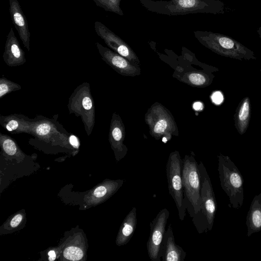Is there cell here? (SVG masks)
<instances>
[{"label": "cell", "instance_id": "11", "mask_svg": "<svg viewBox=\"0 0 261 261\" xmlns=\"http://www.w3.org/2000/svg\"><path fill=\"white\" fill-rule=\"evenodd\" d=\"M36 121L22 114H13L0 116V124L6 130L12 134L25 133L31 135Z\"/></svg>", "mask_w": 261, "mask_h": 261}, {"label": "cell", "instance_id": "25", "mask_svg": "<svg viewBox=\"0 0 261 261\" xmlns=\"http://www.w3.org/2000/svg\"><path fill=\"white\" fill-rule=\"evenodd\" d=\"M212 101L215 105H220L224 100V97L220 91H215L211 95Z\"/></svg>", "mask_w": 261, "mask_h": 261}, {"label": "cell", "instance_id": "29", "mask_svg": "<svg viewBox=\"0 0 261 261\" xmlns=\"http://www.w3.org/2000/svg\"><path fill=\"white\" fill-rule=\"evenodd\" d=\"M49 258L48 259L50 261H53L56 258V253L55 252L54 250H50L49 251L48 253Z\"/></svg>", "mask_w": 261, "mask_h": 261}, {"label": "cell", "instance_id": "21", "mask_svg": "<svg viewBox=\"0 0 261 261\" xmlns=\"http://www.w3.org/2000/svg\"><path fill=\"white\" fill-rule=\"evenodd\" d=\"M21 86L6 77L2 76L0 78V99L12 92L19 90Z\"/></svg>", "mask_w": 261, "mask_h": 261}, {"label": "cell", "instance_id": "10", "mask_svg": "<svg viewBox=\"0 0 261 261\" xmlns=\"http://www.w3.org/2000/svg\"><path fill=\"white\" fill-rule=\"evenodd\" d=\"M94 29L97 35L115 52L129 60H137L136 55L129 46L105 24L96 21Z\"/></svg>", "mask_w": 261, "mask_h": 261}, {"label": "cell", "instance_id": "1", "mask_svg": "<svg viewBox=\"0 0 261 261\" xmlns=\"http://www.w3.org/2000/svg\"><path fill=\"white\" fill-rule=\"evenodd\" d=\"M147 10L169 16L195 13H224L225 5L220 0H139Z\"/></svg>", "mask_w": 261, "mask_h": 261}, {"label": "cell", "instance_id": "27", "mask_svg": "<svg viewBox=\"0 0 261 261\" xmlns=\"http://www.w3.org/2000/svg\"><path fill=\"white\" fill-rule=\"evenodd\" d=\"M70 142L71 145L76 148H78L79 146V141L77 138L73 135H71L70 137Z\"/></svg>", "mask_w": 261, "mask_h": 261}, {"label": "cell", "instance_id": "9", "mask_svg": "<svg viewBox=\"0 0 261 261\" xmlns=\"http://www.w3.org/2000/svg\"><path fill=\"white\" fill-rule=\"evenodd\" d=\"M169 217V211L164 208L150 223V234L146 246L148 256L152 261L162 260V243Z\"/></svg>", "mask_w": 261, "mask_h": 261}, {"label": "cell", "instance_id": "13", "mask_svg": "<svg viewBox=\"0 0 261 261\" xmlns=\"http://www.w3.org/2000/svg\"><path fill=\"white\" fill-rule=\"evenodd\" d=\"M3 58L9 67L19 66L26 62L25 53L21 48L12 28L7 36Z\"/></svg>", "mask_w": 261, "mask_h": 261}, {"label": "cell", "instance_id": "2", "mask_svg": "<svg viewBox=\"0 0 261 261\" xmlns=\"http://www.w3.org/2000/svg\"><path fill=\"white\" fill-rule=\"evenodd\" d=\"M194 34L200 43L219 55L239 60L256 59L252 50L229 36L201 31Z\"/></svg>", "mask_w": 261, "mask_h": 261}, {"label": "cell", "instance_id": "5", "mask_svg": "<svg viewBox=\"0 0 261 261\" xmlns=\"http://www.w3.org/2000/svg\"><path fill=\"white\" fill-rule=\"evenodd\" d=\"M198 167L201 180L200 210L192 218V221L199 233L207 232L213 228L216 212L217 202L211 179L203 163L200 162Z\"/></svg>", "mask_w": 261, "mask_h": 261}, {"label": "cell", "instance_id": "8", "mask_svg": "<svg viewBox=\"0 0 261 261\" xmlns=\"http://www.w3.org/2000/svg\"><path fill=\"white\" fill-rule=\"evenodd\" d=\"M166 167L169 192L175 203L179 218L182 221L187 210L184 201L182 179L183 160L178 151L170 153Z\"/></svg>", "mask_w": 261, "mask_h": 261}, {"label": "cell", "instance_id": "4", "mask_svg": "<svg viewBox=\"0 0 261 261\" xmlns=\"http://www.w3.org/2000/svg\"><path fill=\"white\" fill-rule=\"evenodd\" d=\"M183 160L182 171L184 201L190 217L199 212L201 204V180L198 164L192 155H186Z\"/></svg>", "mask_w": 261, "mask_h": 261}, {"label": "cell", "instance_id": "7", "mask_svg": "<svg viewBox=\"0 0 261 261\" xmlns=\"http://www.w3.org/2000/svg\"><path fill=\"white\" fill-rule=\"evenodd\" d=\"M67 108L70 114L81 117L85 132L89 136L95 123V111L89 83L84 82L73 90L69 98Z\"/></svg>", "mask_w": 261, "mask_h": 261}, {"label": "cell", "instance_id": "30", "mask_svg": "<svg viewBox=\"0 0 261 261\" xmlns=\"http://www.w3.org/2000/svg\"><path fill=\"white\" fill-rule=\"evenodd\" d=\"M257 32L261 39V27H260L257 30Z\"/></svg>", "mask_w": 261, "mask_h": 261}, {"label": "cell", "instance_id": "14", "mask_svg": "<svg viewBox=\"0 0 261 261\" xmlns=\"http://www.w3.org/2000/svg\"><path fill=\"white\" fill-rule=\"evenodd\" d=\"M162 261H184L186 252L175 243L171 224L165 233L162 250Z\"/></svg>", "mask_w": 261, "mask_h": 261}, {"label": "cell", "instance_id": "24", "mask_svg": "<svg viewBox=\"0 0 261 261\" xmlns=\"http://www.w3.org/2000/svg\"><path fill=\"white\" fill-rule=\"evenodd\" d=\"M168 127V122L165 119L159 120L153 127V133L156 134L164 133Z\"/></svg>", "mask_w": 261, "mask_h": 261}, {"label": "cell", "instance_id": "23", "mask_svg": "<svg viewBox=\"0 0 261 261\" xmlns=\"http://www.w3.org/2000/svg\"><path fill=\"white\" fill-rule=\"evenodd\" d=\"M189 80L190 82L196 86H202L210 84L211 81L206 75L200 73H192L189 74Z\"/></svg>", "mask_w": 261, "mask_h": 261}, {"label": "cell", "instance_id": "26", "mask_svg": "<svg viewBox=\"0 0 261 261\" xmlns=\"http://www.w3.org/2000/svg\"><path fill=\"white\" fill-rule=\"evenodd\" d=\"M22 219V216L20 214L16 215L13 218V219L11 221V226L12 227H17L21 221Z\"/></svg>", "mask_w": 261, "mask_h": 261}, {"label": "cell", "instance_id": "22", "mask_svg": "<svg viewBox=\"0 0 261 261\" xmlns=\"http://www.w3.org/2000/svg\"><path fill=\"white\" fill-rule=\"evenodd\" d=\"M63 255L68 260H79L83 257V252L80 248L70 246L64 250Z\"/></svg>", "mask_w": 261, "mask_h": 261}, {"label": "cell", "instance_id": "18", "mask_svg": "<svg viewBox=\"0 0 261 261\" xmlns=\"http://www.w3.org/2000/svg\"><path fill=\"white\" fill-rule=\"evenodd\" d=\"M136 226L137 209L134 207L121 224L116 239V244L120 246L127 244L132 238Z\"/></svg>", "mask_w": 261, "mask_h": 261}, {"label": "cell", "instance_id": "28", "mask_svg": "<svg viewBox=\"0 0 261 261\" xmlns=\"http://www.w3.org/2000/svg\"><path fill=\"white\" fill-rule=\"evenodd\" d=\"M193 109L196 111H200L203 109V105L199 101L195 102L193 104Z\"/></svg>", "mask_w": 261, "mask_h": 261}, {"label": "cell", "instance_id": "20", "mask_svg": "<svg viewBox=\"0 0 261 261\" xmlns=\"http://www.w3.org/2000/svg\"><path fill=\"white\" fill-rule=\"evenodd\" d=\"M96 5L105 11L123 16L124 13L120 7L121 0H93Z\"/></svg>", "mask_w": 261, "mask_h": 261}, {"label": "cell", "instance_id": "17", "mask_svg": "<svg viewBox=\"0 0 261 261\" xmlns=\"http://www.w3.org/2000/svg\"><path fill=\"white\" fill-rule=\"evenodd\" d=\"M247 236L261 230V192L254 196L246 217Z\"/></svg>", "mask_w": 261, "mask_h": 261}, {"label": "cell", "instance_id": "16", "mask_svg": "<svg viewBox=\"0 0 261 261\" xmlns=\"http://www.w3.org/2000/svg\"><path fill=\"white\" fill-rule=\"evenodd\" d=\"M120 124L118 116L113 114L110 128L109 141L117 161L124 157L127 152L126 147L122 144L123 135Z\"/></svg>", "mask_w": 261, "mask_h": 261}, {"label": "cell", "instance_id": "6", "mask_svg": "<svg viewBox=\"0 0 261 261\" xmlns=\"http://www.w3.org/2000/svg\"><path fill=\"white\" fill-rule=\"evenodd\" d=\"M35 118L36 121L31 133L34 138L30 139V142L51 146L71 145V134L58 121V115L51 118L42 115H37Z\"/></svg>", "mask_w": 261, "mask_h": 261}, {"label": "cell", "instance_id": "12", "mask_svg": "<svg viewBox=\"0 0 261 261\" xmlns=\"http://www.w3.org/2000/svg\"><path fill=\"white\" fill-rule=\"evenodd\" d=\"M9 11L12 19L23 46L30 50L31 34L25 16L18 0H9Z\"/></svg>", "mask_w": 261, "mask_h": 261}, {"label": "cell", "instance_id": "15", "mask_svg": "<svg viewBox=\"0 0 261 261\" xmlns=\"http://www.w3.org/2000/svg\"><path fill=\"white\" fill-rule=\"evenodd\" d=\"M101 59L118 72L125 74L132 69L131 65L124 57L106 47L99 42L95 43Z\"/></svg>", "mask_w": 261, "mask_h": 261}, {"label": "cell", "instance_id": "19", "mask_svg": "<svg viewBox=\"0 0 261 261\" xmlns=\"http://www.w3.org/2000/svg\"><path fill=\"white\" fill-rule=\"evenodd\" d=\"M250 98L246 96L240 102L233 116L234 125L240 135L246 133L250 120Z\"/></svg>", "mask_w": 261, "mask_h": 261}, {"label": "cell", "instance_id": "31", "mask_svg": "<svg viewBox=\"0 0 261 261\" xmlns=\"http://www.w3.org/2000/svg\"><path fill=\"white\" fill-rule=\"evenodd\" d=\"M260 71H261V69H260Z\"/></svg>", "mask_w": 261, "mask_h": 261}, {"label": "cell", "instance_id": "3", "mask_svg": "<svg viewBox=\"0 0 261 261\" xmlns=\"http://www.w3.org/2000/svg\"><path fill=\"white\" fill-rule=\"evenodd\" d=\"M218 159L220 185L228 198L229 206L239 209L242 206L244 198L242 175L229 156L220 153Z\"/></svg>", "mask_w": 261, "mask_h": 261}]
</instances>
